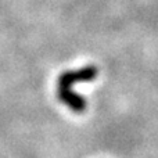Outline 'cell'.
Masks as SVG:
<instances>
[{"label": "cell", "mask_w": 158, "mask_h": 158, "mask_svg": "<svg viewBox=\"0 0 158 158\" xmlns=\"http://www.w3.org/2000/svg\"><path fill=\"white\" fill-rule=\"evenodd\" d=\"M97 69L94 67H86L77 72H64L58 78V87L60 89H69L77 82H90L96 78Z\"/></svg>", "instance_id": "cell-1"}, {"label": "cell", "mask_w": 158, "mask_h": 158, "mask_svg": "<svg viewBox=\"0 0 158 158\" xmlns=\"http://www.w3.org/2000/svg\"><path fill=\"white\" fill-rule=\"evenodd\" d=\"M57 97L74 112H83L86 110V100L83 98V96L72 92L71 89H58Z\"/></svg>", "instance_id": "cell-2"}]
</instances>
